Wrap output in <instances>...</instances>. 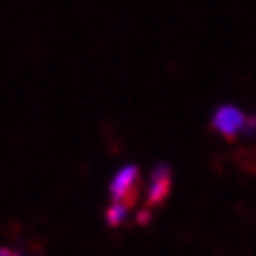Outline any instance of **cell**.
Returning <instances> with one entry per match:
<instances>
[{"instance_id":"obj_1","label":"cell","mask_w":256,"mask_h":256,"mask_svg":"<svg viewBox=\"0 0 256 256\" xmlns=\"http://www.w3.org/2000/svg\"><path fill=\"white\" fill-rule=\"evenodd\" d=\"M111 196L113 202H120L126 210L137 204L139 198V170L135 165L122 168L111 180Z\"/></svg>"},{"instance_id":"obj_2","label":"cell","mask_w":256,"mask_h":256,"mask_svg":"<svg viewBox=\"0 0 256 256\" xmlns=\"http://www.w3.org/2000/svg\"><path fill=\"white\" fill-rule=\"evenodd\" d=\"M243 126H246V115L234 104H220L210 118V128L228 142H234L241 135Z\"/></svg>"},{"instance_id":"obj_3","label":"cell","mask_w":256,"mask_h":256,"mask_svg":"<svg viewBox=\"0 0 256 256\" xmlns=\"http://www.w3.org/2000/svg\"><path fill=\"white\" fill-rule=\"evenodd\" d=\"M172 191V170L168 163H156L150 176V189H148V208H154L168 200Z\"/></svg>"},{"instance_id":"obj_4","label":"cell","mask_w":256,"mask_h":256,"mask_svg":"<svg viewBox=\"0 0 256 256\" xmlns=\"http://www.w3.org/2000/svg\"><path fill=\"white\" fill-rule=\"evenodd\" d=\"M124 217H126V208L122 206L120 202H111V206L106 208V222H108V226H120L122 222H124Z\"/></svg>"},{"instance_id":"obj_5","label":"cell","mask_w":256,"mask_h":256,"mask_svg":"<svg viewBox=\"0 0 256 256\" xmlns=\"http://www.w3.org/2000/svg\"><path fill=\"white\" fill-rule=\"evenodd\" d=\"M241 135H246V137H256V113L252 115H248L246 118V126H243V132Z\"/></svg>"},{"instance_id":"obj_6","label":"cell","mask_w":256,"mask_h":256,"mask_svg":"<svg viewBox=\"0 0 256 256\" xmlns=\"http://www.w3.org/2000/svg\"><path fill=\"white\" fill-rule=\"evenodd\" d=\"M137 222H139V224H148V222H150V208H144L142 213L137 215Z\"/></svg>"},{"instance_id":"obj_7","label":"cell","mask_w":256,"mask_h":256,"mask_svg":"<svg viewBox=\"0 0 256 256\" xmlns=\"http://www.w3.org/2000/svg\"><path fill=\"white\" fill-rule=\"evenodd\" d=\"M0 256H22V254L14 252V250H9V248H0Z\"/></svg>"}]
</instances>
